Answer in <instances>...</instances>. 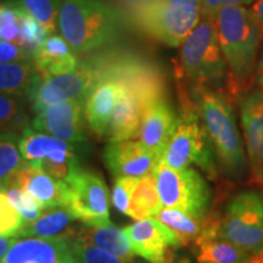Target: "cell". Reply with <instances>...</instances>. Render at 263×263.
<instances>
[{
    "label": "cell",
    "instance_id": "obj_26",
    "mask_svg": "<svg viewBox=\"0 0 263 263\" xmlns=\"http://www.w3.org/2000/svg\"><path fill=\"white\" fill-rule=\"evenodd\" d=\"M155 218L167 226L178 239L180 246H188L195 241L202 228V219L196 218L177 209L163 207Z\"/></svg>",
    "mask_w": 263,
    "mask_h": 263
},
{
    "label": "cell",
    "instance_id": "obj_27",
    "mask_svg": "<svg viewBox=\"0 0 263 263\" xmlns=\"http://www.w3.org/2000/svg\"><path fill=\"white\" fill-rule=\"evenodd\" d=\"M29 124L25 97L0 93V132L21 134Z\"/></svg>",
    "mask_w": 263,
    "mask_h": 263
},
{
    "label": "cell",
    "instance_id": "obj_6",
    "mask_svg": "<svg viewBox=\"0 0 263 263\" xmlns=\"http://www.w3.org/2000/svg\"><path fill=\"white\" fill-rule=\"evenodd\" d=\"M201 18L202 0H153L137 11L144 31L172 48L180 47Z\"/></svg>",
    "mask_w": 263,
    "mask_h": 263
},
{
    "label": "cell",
    "instance_id": "obj_4",
    "mask_svg": "<svg viewBox=\"0 0 263 263\" xmlns=\"http://www.w3.org/2000/svg\"><path fill=\"white\" fill-rule=\"evenodd\" d=\"M116 14L98 0H62L59 29L76 52L90 51L112 41Z\"/></svg>",
    "mask_w": 263,
    "mask_h": 263
},
{
    "label": "cell",
    "instance_id": "obj_10",
    "mask_svg": "<svg viewBox=\"0 0 263 263\" xmlns=\"http://www.w3.org/2000/svg\"><path fill=\"white\" fill-rule=\"evenodd\" d=\"M68 189L67 209L87 226L110 224L108 190L99 174L77 166L65 180Z\"/></svg>",
    "mask_w": 263,
    "mask_h": 263
},
{
    "label": "cell",
    "instance_id": "obj_31",
    "mask_svg": "<svg viewBox=\"0 0 263 263\" xmlns=\"http://www.w3.org/2000/svg\"><path fill=\"white\" fill-rule=\"evenodd\" d=\"M78 263H139L136 258L127 259L110 254L97 246L80 241H70Z\"/></svg>",
    "mask_w": 263,
    "mask_h": 263
},
{
    "label": "cell",
    "instance_id": "obj_25",
    "mask_svg": "<svg viewBox=\"0 0 263 263\" xmlns=\"http://www.w3.org/2000/svg\"><path fill=\"white\" fill-rule=\"evenodd\" d=\"M35 76L32 60L0 64V93L27 97Z\"/></svg>",
    "mask_w": 263,
    "mask_h": 263
},
{
    "label": "cell",
    "instance_id": "obj_17",
    "mask_svg": "<svg viewBox=\"0 0 263 263\" xmlns=\"http://www.w3.org/2000/svg\"><path fill=\"white\" fill-rule=\"evenodd\" d=\"M194 246L197 263H242L254 255L223 238L216 211L207 215Z\"/></svg>",
    "mask_w": 263,
    "mask_h": 263
},
{
    "label": "cell",
    "instance_id": "obj_39",
    "mask_svg": "<svg viewBox=\"0 0 263 263\" xmlns=\"http://www.w3.org/2000/svg\"><path fill=\"white\" fill-rule=\"evenodd\" d=\"M242 263H263V252H258V254H254L250 257L248 261Z\"/></svg>",
    "mask_w": 263,
    "mask_h": 263
},
{
    "label": "cell",
    "instance_id": "obj_37",
    "mask_svg": "<svg viewBox=\"0 0 263 263\" xmlns=\"http://www.w3.org/2000/svg\"><path fill=\"white\" fill-rule=\"evenodd\" d=\"M251 12L257 22L261 32L263 34V0H256L254 4H251Z\"/></svg>",
    "mask_w": 263,
    "mask_h": 263
},
{
    "label": "cell",
    "instance_id": "obj_13",
    "mask_svg": "<svg viewBox=\"0 0 263 263\" xmlns=\"http://www.w3.org/2000/svg\"><path fill=\"white\" fill-rule=\"evenodd\" d=\"M84 114V100L60 101L35 114L31 126L67 143L84 145L87 143Z\"/></svg>",
    "mask_w": 263,
    "mask_h": 263
},
{
    "label": "cell",
    "instance_id": "obj_41",
    "mask_svg": "<svg viewBox=\"0 0 263 263\" xmlns=\"http://www.w3.org/2000/svg\"><path fill=\"white\" fill-rule=\"evenodd\" d=\"M2 14H3V4L0 5V22H2Z\"/></svg>",
    "mask_w": 263,
    "mask_h": 263
},
{
    "label": "cell",
    "instance_id": "obj_15",
    "mask_svg": "<svg viewBox=\"0 0 263 263\" xmlns=\"http://www.w3.org/2000/svg\"><path fill=\"white\" fill-rule=\"evenodd\" d=\"M2 185L3 188L28 190L45 207L67 206L68 202L67 184L54 179L39 167L26 161L10 174Z\"/></svg>",
    "mask_w": 263,
    "mask_h": 263
},
{
    "label": "cell",
    "instance_id": "obj_23",
    "mask_svg": "<svg viewBox=\"0 0 263 263\" xmlns=\"http://www.w3.org/2000/svg\"><path fill=\"white\" fill-rule=\"evenodd\" d=\"M68 241H80L97 246L118 257L136 258L126 232L115 227L112 223L105 226H82L77 228Z\"/></svg>",
    "mask_w": 263,
    "mask_h": 263
},
{
    "label": "cell",
    "instance_id": "obj_11",
    "mask_svg": "<svg viewBox=\"0 0 263 263\" xmlns=\"http://www.w3.org/2000/svg\"><path fill=\"white\" fill-rule=\"evenodd\" d=\"M240 122L249 162L250 184L263 185V90L249 88L239 97Z\"/></svg>",
    "mask_w": 263,
    "mask_h": 263
},
{
    "label": "cell",
    "instance_id": "obj_7",
    "mask_svg": "<svg viewBox=\"0 0 263 263\" xmlns=\"http://www.w3.org/2000/svg\"><path fill=\"white\" fill-rule=\"evenodd\" d=\"M154 173L163 207L177 209L205 221L212 194L201 174L192 167L176 170L163 160L157 163Z\"/></svg>",
    "mask_w": 263,
    "mask_h": 263
},
{
    "label": "cell",
    "instance_id": "obj_21",
    "mask_svg": "<svg viewBox=\"0 0 263 263\" xmlns=\"http://www.w3.org/2000/svg\"><path fill=\"white\" fill-rule=\"evenodd\" d=\"M120 84L116 80L103 77L85 101V118L90 129L99 137L106 136V132L116 105Z\"/></svg>",
    "mask_w": 263,
    "mask_h": 263
},
{
    "label": "cell",
    "instance_id": "obj_38",
    "mask_svg": "<svg viewBox=\"0 0 263 263\" xmlns=\"http://www.w3.org/2000/svg\"><path fill=\"white\" fill-rule=\"evenodd\" d=\"M255 81L259 89L263 90V50L261 52V58H259V60L257 62V66H256Z\"/></svg>",
    "mask_w": 263,
    "mask_h": 263
},
{
    "label": "cell",
    "instance_id": "obj_42",
    "mask_svg": "<svg viewBox=\"0 0 263 263\" xmlns=\"http://www.w3.org/2000/svg\"><path fill=\"white\" fill-rule=\"evenodd\" d=\"M0 189H2V184H0Z\"/></svg>",
    "mask_w": 263,
    "mask_h": 263
},
{
    "label": "cell",
    "instance_id": "obj_9",
    "mask_svg": "<svg viewBox=\"0 0 263 263\" xmlns=\"http://www.w3.org/2000/svg\"><path fill=\"white\" fill-rule=\"evenodd\" d=\"M219 232L250 254L263 252V200L256 192L235 194L219 215Z\"/></svg>",
    "mask_w": 263,
    "mask_h": 263
},
{
    "label": "cell",
    "instance_id": "obj_30",
    "mask_svg": "<svg viewBox=\"0 0 263 263\" xmlns=\"http://www.w3.org/2000/svg\"><path fill=\"white\" fill-rule=\"evenodd\" d=\"M21 3L49 34L57 32L61 6L59 0H21Z\"/></svg>",
    "mask_w": 263,
    "mask_h": 263
},
{
    "label": "cell",
    "instance_id": "obj_20",
    "mask_svg": "<svg viewBox=\"0 0 263 263\" xmlns=\"http://www.w3.org/2000/svg\"><path fill=\"white\" fill-rule=\"evenodd\" d=\"M70 45L60 35L50 34L33 51L32 61L41 77L61 74L77 67V58Z\"/></svg>",
    "mask_w": 263,
    "mask_h": 263
},
{
    "label": "cell",
    "instance_id": "obj_33",
    "mask_svg": "<svg viewBox=\"0 0 263 263\" xmlns=\"http://www.w3.org/2000/svg\"><path fill=\"white\" fill-rule=\"evenodd\" d=\"M137 179L138 178H134V177H120V178H116L112 194V203L118 212L127 215L130 193L133 190Z\"/></svg>",
    "mask_w": 263,
    "mask_h": 263
},
{
    "label": "cell",
    "instance_id": "obj_12",
    "mask_svg": "<svg viewBox=\"0 0 263 263\" xmlns=\"http://www.w3.org/2000/svg\"><path fill=\"white\" fill-rule=\"evenodd\" d=\"M124 232L134 254L150 263H174V251L182 248L172 230L157 218L139 219Z\"/></svg>",
    "mask_w": 263,
    "mask_h": 263
},
{
    "label": "cell",
    "instance_id": "obj_35",
    "mask_svg": "<svg viewBox=\"0 0 263 263\" xmlns=\"http://www.w3.org/2000/svg\"><path fill=\"white\" fill-rule=\"evenodd\" d=\"M256 0H202V16L215 17L217 10L224 5H251Z\"/></svg>",
    "mask_w": 263,
    "mask_h": 263
},
{
    "label": "cell",
    "instance_id": "obj_5",
    "mask_svg": "<svg viewBox=\"0 0 263 263\" xmlns=\"http://www.w3.org/2000/svg\"><path fill=\"white\" fill-rule=\"evenodd\" d=\"M182 76L193 85L221 89L228 82V67L219 45L215 17L202 16L180 45Z\"/></svg>",
    "mask_w": 263,
    "mask_h": 263
},
{
    "label": "cell",
    "instance_id": "obj_1",
    "mask_svg": "<svg viewBox=\"0 0 263 263\" xmlns=\"http://www.w3.org/2000/svg\"><path fill=\"white\" fill-rule=\"evenodd\" d=\"M192 99L215 149L219 168L227 178L242 180L249 172V162L232 98L221 89L193 85Z\"/></svg>",
    "mask_w": 263,
    "mask_h": 263
},
{
    "label": "cell",
    "instance_id": "obj_40",
    "mask_svg": "<svg viewBox=\"0 0 263 263\" xmlns=\"http://www.w3.org/2000/svg\"><path fill=\"white\" fill-rule=\"evenodd\" d=\"M176 263H192L188 257H180Z\"/></svg>",
    "mask_w": 263,
    "mask_h": 263
},
{
    "label": "cell",
    "instance_id": "obj_14",
    "mask_svg": "<svg viewBox=\"0 0 263 263\" xmlns=\"http://www.w3.org/2000/svg\"><path fill=\"white\" fill-rule=\"evenodd\" d=\"M162 159L146 149L141 141H110L104 150V162L116 178L140 177L153 173Z\"/></svg>",
    "mask_w": 263,
    "mask_h": 263
},
{
    "label": "cell",
    "instance_id": "obj_19",
    "mask_svg": "<svg viewBox=\"0 0 263 263\" xmlns=\"http://www.w3.org/2000/svg\"><path fill=\"white\" fill-rule=\"evenodd\" d=\"M177 116L168 100L160 99L146 108L141 120L139 138L143 145L162 159L177 126Z\"/></svg>",
    "mask_w": 263,
    "mask_h": 263
},
{
    "label": "cell",
    "instance_id": "obj_24",
    "mask_svg": "<svg viewBox=\"0 0 263 263\" xmlns=\"http://www.w3.org/2000/svg\"><path fill=\"white\" fill-rule=\"evenodd\" d=\"M162 209L155 173H149L138 178L130 193L127 215L137 221L155 218Z\"/></svg>",
    "mask_w": 263,
    "mask_h": 263
},
{
    "label": "cell",
    "instance_id": "obj_22",
    "mask_svg": "<svg viewBox=\"0 0 263 263\" xmlns=\"http://www.w3.org/2000/svg\"><path fill=\"white\" fill-rule=\"evenodd\" d=\"M76 218L66 206H47L33 222H25L17 238H61L70 240L77 230Z\"/></svg>",
    "mask_w": 263,
    "mask_h": 263
},
{
    "label": "cell",
    "instance_id": "obj_3",
    "mask_svg": "<svg viewBox=\"0 0 263 263\" xmlns=\"http://www.w3.org/2000/svg\"><path fill=\"white\" fill-rule=\"evenodd\" d=\"M180 112L162 160L176 170L197 166L210 179L217 180L219 166L209 134L197 114L193 99L179 85Z\"/></svg>",
    "mask_w": 263,
    "mask_h": 263
},
{
    "label": "cell",
    "instance_id": "obj_8",
    "mask_svg": "<svg viewBox=\"0 0 263 263\" xmlns=\"http://www.w3.org/2000/svg\"><path fill=\"white\" fill-rule=\"evenodd\" d=\"M103 77L98 62H80L74 70L49 77L37 73L27 95L32 111L38 114L60 101L84 100Z\"/></svg>",
    "mask_w": 263,
    "mask_h": 263
},
{
    "label": "cell",
    "instance_id": "obj_32",
    "mask_svg": "<svg viewBox=\"0 0 263 263\" xmlns=\"http://www.w3.org/2000/svg\"><path fill=\"white\" fill-rule=\"evenodd\" d=\"M24 223V217L9 201L2 185V189H0V235L17 236Z\"/></svg>",
    "mask_w": 263,
    "mask_h": 263
},
{
    "label": "cell",
    "instance_id": "obj_28",
    "mask_svg": "<svg viewBox=\"0 0 263 263\" xmlns=\"http://www.w3.org/2000/svg\"><path fill=\"white\" fill-rule=\"evenodd\" d=\"M20 136L12 132H0V184L25 162L18 149Z\"/></svg>",
    "mask_w": 263,
    "mask_h": 263
},
{
    "label": "cell",
    "instance_id": "obj_36",
    "mask_svg": "<svg viewBox=\"0 0 263 263\" xmlns=\"http://www.w3.org/2000/svg\"><path fill=\"white\" fill-rule=\"evenodd\" d=\"M16 239H17V236L0 235V263L3 262L5 255L8 254L9 249L11 248V245L16 241Z\"/></svg>",
    "mask_w": 263,
    "mask_h": 263
},
{
    "label": "cell",
    "instance_id": "obj_29",
    "mask_svg": "<svg viewBox=\"0 0 263 263\" xmlns=\"http://www.w3.org/2000/svg\"><path fill=\"white\" fill-rule=\"evenodd\" d=\"M48 35L50 34L24 6L20 15V34L16 44L33 55V51L47 39Z\"/></svg>",
    "mask_w": 263,
    "mask_h": 263
},
{
    "label": "cell",
    "instance_id": "obj_18",
    "mask_svg": "<svg viewBox=\"0 0 263 263\" xmlns=\"http://www.w3.org/2000/svg\"><path fill=\"white\" fill-rule=\"evenodd\" d=\"M83 147L84 145H76L50 134L42 133L31 124L22 130L18 140L20 153L26 162L48 159L54 162L77 166L80 164V151Z\"/></svg>",
    "mask_w": 263,
    "mask_h": 263
},
{
    "label": "cell",
    "instance_id": "obj_16",
    "mask_svg": "<svg viewBox=\"0 0 263 263\" xmlns=\"http://www.w3.org/2000/svg\"><path fill=\"white\" fill-rule=\"evenodd\" d=\"M2 263H78L68 240L17 238Z\"/></svg>",
    "mask_w": 263,
    "mask_h": 263
},
{
    "label": "cell",
    "instance_id": "obj_2",
    "mask_svg": "<svg viewBox=\"0 0 263 263\" xmlns=\"http://www.w3.org/2000/svg\"><path fill=\"white\" fill-rule=\"evenodd\" d=\"M215 22L223 57L228 67V95L239 98L255 76L263 34L244 5H224L217 10Z\"/></svg>",
    "mask_w": 263,
    "mask_h": 263
},
{
    "label": "cell",
    "instance_id": "obj_34",
    "mask_svg": "<svg viewBox=\"0 0 263 263\" xmlns=\"http://www.w3.org/2000/svg\"><path fill=\"white\" fill-rule=\"evenodd\" d=\"M32 60V54L25 50L16 43L6 42L0 39V64L20 62Z\"/></svg>",
    "mask_w": 263,
    "mask_h": 263
}]
</instances>
